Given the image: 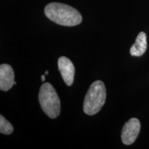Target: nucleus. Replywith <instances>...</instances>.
Wrapping results in <instances>:
<instances>
[{
  "mask_svg": "<svg viewBox=\"0 0 149 149\" xmlns=\"http://www.w3.org/2000/svg\"><path fill=\"white\" fill-rule=\"evenodd\" d=\"M44 13L52 22L64 26H74L82 22V17L79 11L64 3H48L45 7Z\"/></svg>",
  "mask_w": 149,
  "mask_h": 149,
  "instance_id": "obj_1",
  "label": "nucleus"
},
{
  "mask_svg": "<svg viewBox=\"0 0 149 149\" xmlns=\"http://www.w3.org/2000/svg\"><path fill=\"white\" fill-rule=\"evenodd\" d=\"M107 89L104 82L97 80L91 85L84 102V111L86 115L97 113L105 104Z\"/></svg>",
  "mask_w": 149,
  "mask_h": 149,
  "instance_id": "obj_2",
  "label": "nucleus"
},
{
  "mask_svg": "<svg viewBox=\"0 0 149 149\" xmlns=\"http://www.w3.org/2000/svg\"><path fill=\"white\" fill-rule=\"evenodd\" d=\"M39 102L43 111L50 118L55 119L60 113V100L55 88L50 83H44L39 93Z\"/></svg>",
  "mask_w": 149,
  "mask_h": 149,
  "instance_id": "obj_3",
  "label": "nucleus"
},
{
  "mask_svg": "<svg viewBox=\"0 0 149 149\" xmlns=\"http://www.w3.org/2000/svg\"><path fill=\"white\" fill-rule=\"evenodd\" d=\"M141 124L138 119L131 118L126 122L122 130V142L125 145H130L136 140L140 132Z\"/></svg>",
  "mask_w": 149,
  "mask_h": 149,
  "instance_id": "obj_4",
  "label": "nucleus"
},
{
  "mask_svg": "<svg viewBox=\"0 0 149 149\" xmlns=\"http://www.w3.org/2000/svg\"><path fill=\"white\" fill-rule=\"evenodd\" d=\"M58 68L62 79L68 86L73 83L75 69L73 64L66 57H60L58 59Z\"/></svg>",
  "mask_w": 149,
  "mask_h": 149,
  "instance_id": "obj_5",
  "label": "nucleus"
},
{
  "mask_svg": "<svg viewBox=\"0 0 149 149\" xmlns=\"http://www.w3.org/2000/svg\"><path fill=\"white\" fill-rule=\"evenodd\" d=\"M15 83V74L10 65L3 64L0 66V89L7 91Z\"/></svg>",
  "mask_w": 149,
  "mask_h": 149,
  "instance_id": "obj_6",
  "label": "nucleus"
},
{
  "mask_svg": "<svg viewBox=\"0 0 149 149\" xmlns=\"http://www.w3.org/2000/svg\"><path fill=\"white\" fill-rule=\"evenodd\" d=\"M147 49L146 35L144 32L139 33L136 38L135 44L131 46L130 53L132 56L140 57L146 52Z\"/></svg>",
  "mask_w": 149,
  "mask_h": 149,
  "instance_id": "obj_7",
  "label": "nucleus"
},
{
  "mask_svg": "<svg viewBox=\"0 0 149 149\" xmlns=\"http://www.w3.org/2000/svg\"><path fill=\"white\" fill-rule=\"evenodd\" d=\"M13 131V127L2 115H0V132L4 135H10Z\"/></svg>",
  "mask_w": 149,
  "mask_h": 149,
  "instance_id": "obj_8",
  "label": "nucleus"
},
{
  "mask_svg": "<svg viewBox=\"0 0 149 149\" xmlns=\"http://www.w3.org/2000/svg\"><path fill=\"white\" fill-rule=\"evenodd\" d=\"M45 75H46V74H42V77H41V79H42V81H45Z\"/></svg>",
  "mask_w": 149,
  "mask_h": 149,
  "instance_id": "obj_9",
  "label": "nucleus"
},
{
  "mask_svg": "<svg viewBox=\"0 0 149 149\" xmlns=\"http://www.w3.org/2000/svg\"><path fill=\"white\" fill-rule=\"evenodd\" d=\"M48 74V70H46V71H45V74H46V75H47Z\"/></svg>",
  "mask_w": 149,
  "mask_h": 149,
  "instance_id": "obj_10",
  "label": "nucleus"
}]
</instances>
